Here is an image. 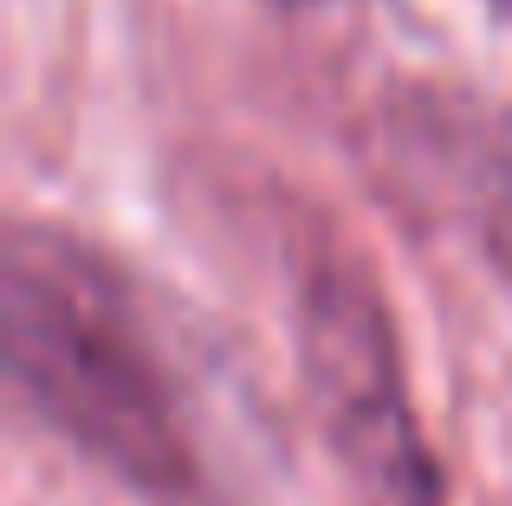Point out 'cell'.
I'll return each mask as SVG.
<instances>
[{
  "instance_id": "7a4b0ae2",
  "label": "cell",
  "mask_w": 512,
  "mask_h": 506,
  "mask_svg": "<svg viewBox=\"0 0 512 506\" xmlns=\"http://www.w3.org/2000/svg\"><path fill=\"white\" fill-rule=\"evenodd\" d=\"M299 357L338 468L363 506H448L441 468L422 442L409 403V377L396 357V331L376 286L344 260H325L305 279Z\"/></svg>"
},
{
  "instance_id": "6da1fadb",
  "label": "cell",
  "mask_w": 512,
  "mask_h": 506,
  "mask_svg": "<svg viewBox=\"0 0 512 506\" xmlns=\"http://www.w3.org/2000/svg\"><path fill=\"white\" fill-rule=\"evenodd\" d=\"M7 383L52 435L150 506L201 500V442L163 331L124 273L52 221H13L0 247Z\"/></svg>"
},
{
  "instance_id": "3957f363",
  "label": "cell",
  "mask_w": 512,
  "mask_h": 506,
  "mask_svg": "<svg viewBox=\"0 0 512 506\" xmlns=\"http://www.w3.org/2000/svg\"><path fill=\"white\" fill-rule=\"evenodd\" d=\"M506 7H512V0H506Z\"/></svg>"
}]
</instances>
